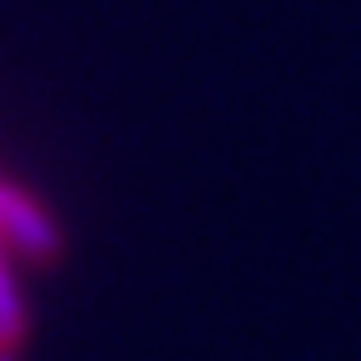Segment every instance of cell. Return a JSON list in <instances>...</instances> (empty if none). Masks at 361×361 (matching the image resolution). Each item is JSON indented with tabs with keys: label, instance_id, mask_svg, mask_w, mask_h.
Returning a JSON list of instances; mask_svg holds the SVG:
<instances>
[{
	"label": "cell",
	"instance_id": "6da1fadb",
	"mask_svg": "<svg viewBox=\"0 0 361 361\" xmlns=\"http://www.w3.org/2000/svg\"><path fill=\"white\" fill-rule=\"evenodd\" d=\"M0 241L16 246L30 261H40V266L61 261V251H66V236H61L56 216L25 186H16V180H0Z\"/></svg>",
	"mask_w": 361,
	"mask_h": 361
},
{
	"label": "cell",
	"instance_id": "3957f363",
	"mask_svg": "<svg viewBox=\"0 0 361 361\" xmlns=\"http://www.w3.org/2000/svg\"><path fill=\"white\" fill-rule=\"evenodd\" d=\"M0 361H20V356H16V346H0Z\"/></svg>",
	"mask_w": 361,
	"mask_h": 361
},
{
	"label": "cell",
	"instance_id": "7a4b0ae2",
	"mask_svg": "<svg viewBox=\"0 0 361 361\" xmlns=\"http://www.w3.org/2000/svg\"><path fill=\"white\" fill-rule=\"evenodd\" d=\"M30 331V311L16 291V276H11V261H6V241H0V346H20Z\"/></svg>",
	"mask_w": 361,
	"mask_h": 361
}]
</instances>
